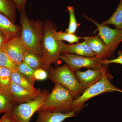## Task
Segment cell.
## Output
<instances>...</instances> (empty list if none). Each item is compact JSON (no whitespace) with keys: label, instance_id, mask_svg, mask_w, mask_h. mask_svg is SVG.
<instances>
[{"label":"cell","instance_id":"cell-1","mask_svg":"<svg viewBox=\"0 0 122 122\" xmlns=\"http://www.w3.org/2000/svg\"><path fill=\"white\" fill-rule=\"evenodd\" d=\"M75 98L69 91L62 85L55 84L52 92L50 93L39 110H44L62 113L73 111L72 103Z\"/></svg>","mask_w":122,"mask_h":122},{"label":"cell","instance_id":"cell-2","mask_svg":"<svg viewBox=\"0 0 122 122\" xmlns=\"http://www.w3.org/2000/svg\"><path fill=\"white\" fill-rule=\"evenodd\" d=\"M21 12L22 29L20 37L21 40L27 49L41 56V42L43 35L41 25L30 20L24 10Z\"/></svg>","mask_w":122,"mask_h":122},{"label":"cell","instance_id":"cell-3","mask_svg":"<svg viewBox=\"0 0 122 122\" xmlns=\"http://www.w3.org/2000/svg\"><path fill=\"white\" fill-rule=\"evenodd\" d=\"M56 30L51 25L46 24L45 27L41 42L42 67L48 71L51 64L55 63L61 54L60 41L55 36Z\"/></svg>","mask_w":122,"mask_h":122},{"label":"cell","instance_id":"cell-4","mask_svg":"<svg viewBox=\"0 0 122 122\" xmlns=\"http://www.w3.org/2000/svg\"><path fill=\"white\" fill-rule=\"evenodd\" d=\"M113 76L107 71L103 75L101 79L95 84L86 89L81 95L74 98L72 103L73 110L77 112L85 106L89 99L103 93L118 92L122 94V89L112 84L110 80Z\"/></svg>","mask_w":122,"mask_h":122},{"label":"cell","instance_id":"cell-5","mask_svg":"<svg viewBox=\"0 0 122 122\" xmlns=\"http://www.w3.org/2000/svg\"><path fill=\"white\" fill-rule=\"evenodd\" d=\"M48 72V78L55 84L62 85L68 89L75 98L85 90L75 74L68 65H64L54 69L50 68Z\"/></svg>","mask_w":122,"mask_h":122},{"label":"cell","instance_id":"cell-6","mask_svg":"<svg viewBox=\"0 0 122 122\" xmlns=\"http://www.w3.org/2000/svg\"><path fill=\"white\" fill-rule=\"evenodd\" d=\"M42 90V93L37 98L15 107L11 112L14 122H30L32 116L39 110L50 94L47 90Z\"/></svg>","mask_w":122,"mask_h":122},{"label":"cell","instance_id":"cell-7","mask_svg":"<svg viewBox=\"0 0 122 122\" xmlns=\"http://www.w3.org/2000/svg\"><path fill=\"white\" fill-rule=\"evenodd\" d=\"M59 59L65 62L74 72L84 67L98 69L106 66H103L101 63V59L96 56L86 57L73 54L64 53L60 55Z\"/></svg>","mask_w":122,"mask_h":122},{"label":"cell","instance_id":"cell-8","mask_svg":"<svg viewBox=\"0 0 122 122\" xmlns=\"http://www.w3.org/2000/svg\"><path fill=\"white\" fill-rule=\"evenodd\" d=\"M87 20L93 22L97 26L98 31V36L106 46L109 52L113 55L118 46L122 41V30L115 28L112 29L107 25H101L86 16L83 15Z\"/></svg>","mask_w":122,"mask_h":122},{"label":"cell","instance_id":"cell-9","mask_svg":"<svg viewBox=\"0 0 122 122\" xmlns=\"http://www.w3.org/2000/svg\"><path fill=\"white\" fill-rule=\"evenodd\" d=\"M1 48L17 64L22 61L24 54L28 50L20 36L13 38L5 42Z\"/></svg>","mask_w":122,"mask_h":122},{"label":"cell","instance_id":"cell-10","mask_svg":"<svg viewBox=\"0 0 122 122\" xmlns=\"http://www.w3.org/2000/svg\"><path fill=\"white\" fill-rule=\"evenodd\" d=\"M107 66L101 69H89L86 71H75V74L81 86L85 90L98 81L107 71Z\"/></svg>","mask_w":122,"mask_h":122},{"label":"cell","instance_id":"cell-11","mask_svg":"<svg viewBox=\"0 0 122 122\" xmlns=\"http://www.w3.org/2000/svg\"><path fill=\"white\" fill-rule=\"evenodd\" d=\"M42 91L40 89L36 91H31L12 83L10 93L19 105L37 98L41 94Z\"/></svg>","mask_w":122,"mask_h":122},{"label":"cell","instance_id":"cell-12","mask_svg":"<svg viewBox=\"0 0 122 122\" xmlns=\"http://www.w3.org/2000/svg\"><path fill=\"white\" fill-rule=\"evenodd\" d=\"M84 41L93 52L96 56L105 60L112 56L106 45L98 35L82 37Z\"/></svg>","mask_w":122,"mask_h":122},{"label":"cell","instance_id":"cell-13","mask_svg":"<svg viewBox=\"0 0 122 122\" xmlns=\"http://www.w3.org/2000/svg\"><path fill=\"white\" fill-rule=\"evenodd\" d=\"M37 112L38 115L35 122H62L68 118L77 116L76 111L69 113H62L39 110Z\"/></svg>","mask_w":122,"mask_h":122},{"label":"cell","instance_id":"cell-14","mask_svg":"<svg viewBox=\"0 0 122 122\" xmlns=\"http://www.w3.org/2000/svg\"><path fill=\"white\" fill-rule=\"evenodd\" d=\"M60 46L61 54L71 53L86 57L96 56L94 53L85 41L69 45L61 41Z\"/></svg>","mask_w":122,"mask_h":122},{"label":"cell","instance_id":"cell-15","mask_svg":"<svg viewBox=\"0 0 122 122\" xmlns=\"http://www.w3.org/2000/svg\"><path fill=\"white\" fill-rule=\"evenodd\" d=\"M0 32L5 38V41L19 36L20 29L7 17L0 13Z\"/></svg>","mask_w":122,"mask_h":122},{"label":"cell","instance_id":"cell-16","mask_svg":"<svg viewBox=\"0 0 122 122\" xmlns=\"http://www.w3.org/2000/svg\"><path fill=\"white\" fill-rule=\"evenodd\" d=\"M18 105L10 93L0 91V114L11 113Z\"/></svg>","mask_w":122,"mask_h":122},{"label":"cell","instance_id":"cell-17","mask_svg":"<svg viewBox=\"0 0 122 122\" xmlns=\"http://www.w3.org/2000/svg\"><path fill=\"white\" fill-rule=\"evenodd\" d=\"M11 81L12 83L19 85L31 91H36L39 89L35 88L34 85H33L28 79L17 70H14L12 71Z\"/></svg>","mask_w":122,"mask_h":122},{"label":"cell","instance_id":"cell-18","mask_svg":"<svg viewBox=\"0 0 122 122\" xmlns=\"http://www.w3.org/2000/svg\"><path fill=\"white\" fill-rule=\"evenodd\" d=\"M22 61L34 70L43 68L41 56L29 50L24 54Z\"/></svg>","mask_w":122,"mask_h":122},{"label":"cell","instance_id":"cell-19","mask_svg":"<svg viewBox=\"0 0 122 122\" xmlns=\"http://www.w3.org/2000/svg\"><path fill=\"white\" fill-rule=\"evenodd\" d=\"M13 70L5 68H0V91L10 93L11 75Z\"/></svg>","mask_w":122,"mask_h":122},{"label":"cell","instance_id":"cell-20","mask_svg":"<svg viewBox=\"0 0 122 122\" xmlns=\"http://www.w3.org/2000/svg\"><path fill=\"white\" fill-rule=\"evenodd\" d=\"M16 9L12 0H0V13L7 17L13 22Z\"/></svg>","mask_w":122,"mask_h":122},{"label":"cell","instance_id":"cell-21","mask_svg":"<svg viewBox=\"0 0 122 122\" xmlns=\"http://www.w3.org/2000/svg\"><path fill=\"white\" fill-rule=\"evenodd\" d=\"M101 25H114L116 28L122 30V0H120L117 8L108 20L100 24Z\"/></svg>","mask_w":122,"mask_h":122},{"label":"cell","instance_id":"cell-22","mask_svg":"<svg viewBox=\"0 0 122 122\" xmlns=\"http://www.w3.org/2000/svg\"><path fill=\"white\" fill-rule=\"evenodd\" d=\"M17 65L8 56L2 48L0 49V67L14 70H16Z\"/></svg>","mask_w":122,"mask_h":122},{"label":"cell","instance_id":"cell-23","mask_svg":"<svg viewBox=\"0 0 122 122\" xmlns=\"http://www.w3.org/2000/svg\"><path fill=\"white\" fill-rule=\"evenodd\" d=\"M55 36L57 40L60 41H65L68 42L70 44H73L75 42H79V40L82 39V37L78 36L74 34L66 32H55Z\"/></svg>","mask_w":122,"mask_h":122},{"label":"cell","instance_id":"cell-24","mask_svg":"<svg viewBox=\"0 0 122 122\" xmlns=\"http://www.w3.org/2000/svg\"><path fill=\"white\" fill-rule=\"evenodd\" d=\"M16 70L26 76L33 85H34L35 81L34 79L33 75L35 70L31 68L24 62L22 61L18 64Z\"/></svg>","mask_w":122,"mask_h":122},{"label":"cell","instance_id":"cell-25","mask_svg":"<svg viewBox=\"0 0 122 122\" xmlns=\"http://www.w3.org/2000/svg\"><path fill=\"white\" fill-rule=\"evenodd\" d=\"M67 10L69 12L70 16V22L69 27L66 30V32L75 34L77 30L79 24L77 23L75 14L74 8L71 6L67 7Z\"/></svg>","mask_w":122,"mask_h":122},{"label":"cell","instance_id":"cell-26","mask_svg":"<svg viewBox=\"0 0 122 122\" xmlns=\"http://www.w3.org/2000/svg\"><path fill=\"white\" fill-rule=\"evenodd\" d=\"M34 79L35 81H44L48 78V71L43 68L35 70L33 75Z\"/></svg>","mask_w":122,"mask_h":122},{"label":"cell","instance_id":"cell-27","mask_svg":"<svg viewBox=\"0 0 122 122\" xmlns=\"http://www.w3.org/2000/svg\"><path fill=\"white\" fill-rule=\"evenodd\" d=\"M118 56L114 59L101 60V62L103 66H107L111 63H118L122 65V51H120L117 53Z\"/></svg>","mask_w":122,"mask_h":122},{"label":"cell","instance_id":"cell-28","mask_svg":"<svg viewBox=\"0 0 122 122\" xmlns=\"http://www.w3.org/2000/svg\"><path fill=\"white\" fill-rule=\"evenodd\" d=\"M15 5L16 8L20 12L24 10L27 0H12Z\"/></svg>","mask_w":122,"mask_h":122},{"label":"cell","instance_id":"cell-29","mask_svg":"<svg viewBox=\"0 0 122 122\" xmlns=\"http://www.w3.org/2000/svg\"><path fill=\"white\" fill-rule=\"evenodd\" d=\"M0 122H14L11 113H5L2 117L0 118Z\"/></svg>","mask_w":122,"mask_h":122},{"label":"cell","instance_id":"cell-30","mask_svg":"<svg viewBox=\"0 0 122 122\" xmlns=\"http://www.w3.org/2000/svg\"><path fill=\"white\" fill-rule=\"evenodd\" d=\"M5 39L4 35L0 32V49L5 42Z\"/></svg>","mask_w":122,"mask_h":122},{"label":"cell","instance_id":"cell-31","mask_svg":"<svg viewBox=\"0 0 122 122\" xmlns=\"http://www.w3.org/2000/svg\"></svg>","mask_w":122,"mask_h":122},{"label":"cell","instance_id":"cell-32","mask_svg":"<svg viewBox=\"0 0 122 122\" xmlns=\"http://www.w3.org/2000/svg\"></svg>","mask_w":122,"mask_h":122}]
</instances>
